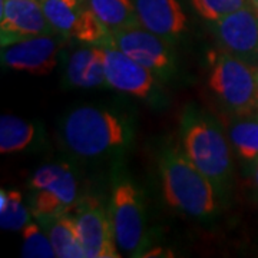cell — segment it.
<instances>
[{
  "label": "cell",
  "instance_id": "1",
  "mask_svg": "<svg viewBox=\"0 0 258 258\" xmlns=\"http://www.w3.org/2000/svg\"><path fill=\"white\" fill-rule=\"evenodd\" d=\"M60 135L72 155L99 159L126 149L132 141V128L123 115L112 109L79 106L66 113Z\"/></svg>",
  "mask_w": 258,
  "mask_h": 258
},
{
  "label": "cell",
  "instance_id": "2",
  "mask_svg": "<svg viewBox=\"0 0 258 258\" xmlns=\"http://www.w3.org/2000/svg\"><path fill=\"white\" fill-rule=\"evenodd\" d=\"M162 195L166 204L189 217L205 218L217 211V197L211 181L194 165L184 149L168 145L159 158Z\"/></svg>",
  "mask_w": 258,
  "mask_h": 258
},
{
  "label": "cell",
  "instance_id": "3",
  "mask_svg": "<svg viewBox=\"0 0 258 258\" xmlns=\"http://www.w3.org/2000/svg\"><path fill=\"white\" fill-rule=\"evenodd\" d=\"M181 126L185 155L211 181L221 197L230 186L232 175L231 148L221 126L210 115L194 108L185 111Z\"/></svg>",
  "mask_w": 258,
  "mask_h": 258
},
{
  "label": "cell",
  "instance_id": "4",
  "mask_svg": "<svg viewBox=\"0 0 258 258\" xmlns=\"http://www.w3.org/2000/svg\"><path fill=\"white\" fill-rule=\"evenodd\" d=\"M208 88L222 106L234 115L258 112V64L227 52L214 53Z\"/></svg>",
  "mask_w": 258,
  "mask_h": 258
},
{
  "label": "cell",
  "instance_id": "5",
  "mask_svg": "<svg viewBox=\"0 0 258 258\" xmlns=\"http://www.w3.org/2000/svg\"><path fill=\"white\" fill-rule=\"evenodd\" d=\"M108 210L118 248L129 257H142L149 244L145 208L141 194L128 178L115 181Z\"/></svg>",
  "mask_w": 258,
  "mask_h": 258
},
{
  "label": "cell",
  "instance_id": "6",
  "mask_svg": "<svg viewBox=\"0 0 258 258\" xmlns=\"http://www.w3.org/2000/svg\"><path fill=\"white\" fill-rule=\"evenodd\" d=\"M56 33L83 45L101 46L109 42L111 32L95 16L85 0H40Z\"/></svg>",
  "mask_w": 258,
  "mask_h": 258
},
{
  "label": "cell",
  "instance_id": "7",
  "mask_svg": "<svg viewBox=\"0 0 258 258\" xmlns=\"http://www.w3.org/2000/svg\"><path fill=\"white\" fill-rule=\"evenodd\" d=\"M109 42L158 78L166 79L175 72L174 43L149 32L148 29L135 26L111 32Z\"/></svg>",
  "mask_w": 258,
  "mask_h": 258
},
{
  "label": "cell",
  "instance_id": "8",
  "mask_svg": "<svg viewBox=\"0 0 258 258\" xmlns=\"http://www.w3.org/2000/svg\"><path fill=\"white\" fill-rule=\"evenodd\" d=\"M76 224L86 258H119L109 210L95 197H82L75 207Z\"/></svg>",
  "mask_w": 258,
  "mask_h": 258
},
{
  "label": "cell",
  "instance_id": "9",
  "mask_svg": "<svg viewBox=\"0 0 258 258\" xmlns=\"http://www.w3.org/2000/svg\"><path fill=\"white\" fill-rule=\"evenodd\" d=\"M211 25L221 50L258 64V10L248 5L211 22Z\"/></svg>",
  "mask_w": 258,
  "mask_h": 258
},
{
  "label": "cell",
  "instance_id": "10",
  "mask_svg": "<svg viewBox=\"0 0 258 258\" xmlns=\"http://www.w3.org/2000/svg\"><path fill=\"white\" fill-rule=\"evenodd\" d=\"M66 37L56 35H45L19 40L6 46H2V64L30 75H49L57 64V56L64 45Z\"/></svg>",
  "mask_w": 258,
  "mask_h": 258
},
{
  "label": "cell",
  "instance_id": "11",
  "mask_svg": "<svg viewBox=\"0 0 258 258\" xmlns=\"http://www.w3.org/2000/svg\"><path fill=\"white\" fill-rule=\"evenodd\" d=\"M106 83L118 92L148 99L157 93V75L125 55L111 42L101 45Z\"/></svg>",
  "mask_w": 258,
  "mask_h": 258
},
{
  "label": "cell",
  "instance_id": "12",
  "mask_svg": "<svg viewBox=\"0 0 258 258\" xmlns=\"http://www.w3.org/2000/svg\"><path fill=\"white\" fill-rule=\"evenodd\" d=\"M56 35L40 0H0V43L6 46L30 37Z\"/></svg>",
  "mask_w": 258,
  "mask_h": 258
},
{
  "label": "cell",
  "instance_id": "13",
  "mask_svg": "<svg viewBox=\"0 0 258 258\" xmlns=\"http://www.w3.org/2000/svg\"><path fill=\"white\" fill-rule=\"evenodd\" d=\"M142 28L171 43H176L186 30L188 19L178 0H134Z\"/></svg>",
  "mask_w": 258,
  "mask_h": 258
},
{
  "label": "cell",
  "instance_id": "14",
  "mask_svg": "<svg viewBox=\"0 0 258 258\" xmlns=\"http://www.w3.org/2000/svg\"><path fill=\"white\" fill-rule=\"evenodd\" d=\"M64 82L82 89L108 86L101 46L85 45L75 49L66 62Z\"/></svg>",
  "mask_w": 258,
  "mask_h": 258
},
{
  "label": "cell",
  "instance_id": "15",
  "mask_svg": "<svg viewBox=\"0 0 258 258\" xmlns=\"http://www.w3.org/2000/svg\"><path fill=\"white\" fill-rule=\"evenodd\" d=\"M46 231L53 245L56 257L59 258H85V249L81 242L76 218L69 212L50 220L42 225Z\"/></svg>",
  "mask_w": 258,
  "mask_h": 258
},
{
  "label": "cell",
  "instance_id": "16",
  "mask_svg": "<svg viewBox=\"0 0 258 258\" xmlns=\"http://www.w3.org/2000/svg\"><path fill=\"white\" fill-rule=\"evenodd\" d=\"M109 32L141 26L134 0H85Z\"/></svg>",
  "mask_w": 258,
  "mask_h": 258
},
{
  "label": "cell",
  "instance_id": "17",
  "mask_svg": "<svg viewBox=\"0 0 258 258\" xmlns=\"http://www.w3.org/2000/svg\"><path fill=\"white\" fill-rule=\"evenodd\" d=\"M37 126L29 120L13 115H2L0 118V152L15 154L33 145L37 139Z\"/></svg>",
  "mask_w": 258,
  "mask_h": 258
},
{
  "label": "cell",
  "instance_id": "18",
  "mask_svg": "<svg viewBox=\"0 0 258 258\" xmlns=\"http://www.w3.org/2000/svg\"><path fill=\"white\" fill-rule=\"evenodd\" d=\"M228 128V138L232 148L244 161L258 159V112L257 115H235Z\"/></svg>",
  "mask_w": 258,
  "mask_h": 258
},
{
  "label": "cell",
  "instance_id": "19",
  "mask_svg": "<svg viewBox=\"0 0 258 258\" xmlns=\"http://www.w3.org/2000/svg\"><path fill=\"white\" fill-rule=\"evenodd\" d=\"M32 211L23 203L22 194L16 189L0 191V225L3 230H23L30 222Z\"/></svg>",
  "mask_w": 258,
  "mask_h": 258
},
{
  "label": "cell",
  "instance_id": "20",
  "mask_svg": "<svg viewBox=\"0 0 258 258\" xmlns=\"http://www.w3.org/2000/svg\"><path fill=\"white\" fill-rule=\"evenodd\" d=\"M22 257L52 258L56 257L53 245L47 232L35 222H29L22 230Z\"/></svg>",
  "mask_w": 258,
  "mask_h": 258
},
{
  "label": "cell",
  "instance_id": "21",
  "mask_svg": "<svg viewBox=\"0 0 258 258\" xmlns=\"http://www.w3.org/2000/svg\"><path fill=\"white\" fill-rule=\"evenodd\" d=\"M195 12L207 22H215L235 10L245 8L249 0H191Z\"/></svg>",
  "mask_w": 258,
  "mask_h": 258
},
{
  "label": "cell",
  "instance_id": "22",
  "mask_svg": "<svg viewBox=\"0 0 258 258\" xmlns=\"http://www.w3.org/2000/svg\"><path fill=\"white\" fill-rule=\"evenodd\" d=\"M66 164H49V165L40 166L33 175L29 179V186L36 191L40 188H45L52 181H55L57 176L60 175L66 168Z\"/></svg>",
  "mask_w": 258,
  "mask_h": 258
},
{
  "label": "cell",
  "instance_id": "23",
  "mask_svg": "<svg viewBox=\"0 0 258 258\" xmlns=\"http://www.w3.org/2000/svg\"><path fill=\"white\" fill-rule=\"evenodd\" d=\"M249 5L255 10H258V0H249Z\"/></svg>",
  "mask_w": 258,
  "mask_h": 258
},
{
  "label": "cell",
  "instance_id": "24",
  "mask_svg": "<svg viewBox=\"0 0 258 258\" xmlns=\"http://www.w3.org/2000/svg\"><path fill=\"white\" fill-rule=\"evenodd\" d=\"M255 181H257V185H258V164H257V171H255Z\"/></svg>",
  "mask_w": 258,
  "mask_h": 258
}]
</instances>
